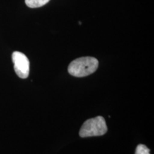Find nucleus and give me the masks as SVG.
Listing matches in <instances>:
<instances>
[{"label":"nucleus","instance_id":"f257e3e1","mask_svg":"<svg viewBox=\"0 0 154 154\" xmlns=\"http://www.w3.org/2000/svg\"><path fill=\"white\" fill-rule=\"evenodd\" d=\"M99 67V61L94 57H85L75 59L69 65L68 72L75 77H84L93 74Z\"/></svg>","mask_w":154,"mask_h":154},{"label":"nucleus","instance_id":"f03ea898","mask_svg":"<svg viewBox=\"0 0 154 154\" xmlns=\"http://www.w3.org/2000/svg\"><path fill=\"white\" fill-rule=\"evenodd\" d=\"M107 132V126L103 117L96 116L86 120L82 125L79 131L82 138L100 136Z\"/></svg>","mask_w":154,"mask_h":154},{"label":"nucleus","instance_id":"7ed1b4c3","mask_svg":"<svg viewBox=\"0 0 154 154\" xmlns=\"http://www.w3.org/2000/svg\"><path fill=\"white\" fill-rule=\"evenodd\" d=\"M12 61L14 71L19 78H27L29 74V61L27 57L20 51H14L12 54Z\"/></svg>","mask_w":154,"mask_h":154},{"label":"nucleus","instance_id":"20e7f679","mask_svg":"<svg viewBox=\"0 0 154 154\" xmlns=\"http://www.w3.org/2000/svg\"><path fill=\"white\" fill-rule=\"evenodd\" d=\"M50 0H25V3L30 8H38L47 5Z\"/></svg>","mask_w":154,"mask_h":154},{"label":"nucleus","instance_id":"39448f33","mask_svg":"<svg viewBox=\"0 0 154 154\" xmlns=\"http://www.w3.org/2000/svg\"><path fill=\"white\" fill-rule=\"evenodd\" d=\"M135 154H150V150L145 145L139 144L136 148Z\"/></svg>","mask_w":154,"mask_h":154}]
</instances>
